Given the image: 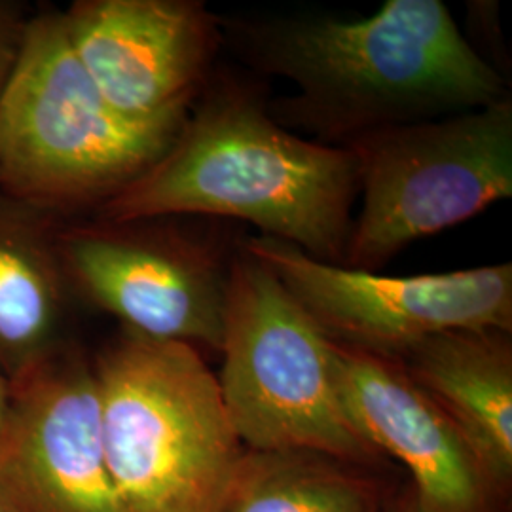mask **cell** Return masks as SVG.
Masks as SVG:
<instances>
[{"label":"cell","mask_w":512,"mask_h":512,"mask_svg":"<svg viewBox=\"0 0 512 512\" xmlns=\"http://www.w3.org/2000/svg\"><path fill=\"white\" fill-rule=\"evenodd\" d=\"M395 512H423L421 511L420 505H418V501H412V503H408L406 507H403V509H399V511Z\"/></svg>","instance_id":"cell-17"},{"label":"cell","mask_w":512,"mask_h":512,"mask_svg":"<svg viewBox=\"0 0 512 512\" xmlns=\"http://www.w3.org/2000/svg\"><path fill=\"white\" fill-rule=\"evenodd\" d=\"M0 512H16L12 507H10V503L0 495Z\"/></svg>","instance_id":"cell-18"},{"label":"cell","mask_w":512,"mask_h":512,"mask_svg":"<svg viewBox=\"0 0 512 512\" xmlns=\"http://www.w3.org/2000/svg\"><path fill=\"white\" fill-rule=\"evenodd\" d=\"M57 249L73 298L152 340L220 351L234 255L179 217L63 220Z\"/></svg>","instance_id":"cell-7"},{"label":"cell","mask_w":512,"mask_h":512,"mask_svg":"<svg viewBox=\"0 0 512 512\" xmlns=\"http://www.w3.org/2000/svg\"><path fill=\"white\" fill-rule=\"evenodd\" d=\"M61 222L0 190V374L8 382L67 342L73 294L57 249Z\"/></svg>","instance_id":"cell-13"},{"label":"cell","mask_w":512,"mask_h":512,"mask_svg":"<svg viewBox=\"0 0 512 512\" xmlns=\"http://www.w3.org/2000/svg\"><path fill=\"white\" fill-rule=\"evenodd\" d=\"M61 18L95 88L141 124L186 118L224 46L202 0H76Z\"/></svg>","instance_id":"cell-10"},{"label":"cell","mask_w":512,"mask_h":512,"mask_svg":"<svg viewBox=\"0 0 512 512\" xmlns=\"http://www.w3.org/2000/svg\"><path fill=\"white\" fill-rule=\"evenodd\" d=\"M8 416H10V382L0 374V440L6 431Z\"/></svg>","instance_id":"cell-16"},{"label":"cell","mask_w":512,"mask_h":512,"mask_svg":"<svg viewBox=\"0 0 512 512\" xmlns=\"http://www.w3.org/2000/svg\"><path fill=\"white\" fill-rule=\"evenodd\" d=\"M33 12L16 0H0V101L18 65Z\"/></svg>","instance_id":"cell-15"},{"label":"cell","mask_w":512,"mask_h":512,"mask_svg":"<svg viewBox=\"0 0 512 512\" xmlns=\"http://www.w3.org/2000/svg\"><path fill=\"white\" fill-rule=\"evenodd\" d=\"M184 120L118 114L74 55L61 10H42L0 101V190L59 220L95 213L164 156Z\"/></svg>","instance_id":"cell-4"},{"label":"cell","mask_w":512,"mask_h":512,"mask_svg":"<svg viewBox=\"0 0 512 512\" xmlns=\"http://www.w3.org/2000/svg\"><path fill=\"white\" fill-rule=\"evenodd\" d=\"M357 200L349 148L279 126L258 86L215 71L164 156L93 217L243 220L264 238L342 266Z\"/></svg>","instance_id":"cell-2"},{"label":"cell","mask_w":512,"mask_h":512,"mask_svg":"<svg viewBox=\"0 0 512 512\" xmlns=\"http://www.w3.org/2000/svg\"><path fill=\"white\" fill-rule=\"evenodd\" d=\"M220 512H368V494L302 454L251 452Z\"/></svg>","instance_id":"cell-14"},{"label":"cell","mask_w":512,"mask_h":512,"mask_svg":"<svg viewBox=\"0 0 512 512\" xmlns=\"http://www.w3.org/2000/svg\"><path fill=\"white\" fill-rule=\"evenodd\" d=\"M0 495L16 512H124L105 454L93 359L69 340L10 382Z\"/></svg>","instance_id":"cell-9"},{"label":"cell","mask_w":512,"mask_h":512,"mask_svg":"<svg viewBox=\"0 0 512 512\" xmlns=\"http://www.w3.org/2000/svg\"><path fill=\"white\" fill-rule=\"evenodd\" d=\"M219 385L241 440L262 454L368 459L336 380V346L260 260L232 262Z\"/></svg>","instance_id":"cell-5"},{"label":"cell","mask_w":512,"mask_h":512,"mask_svg":"<svg viewBox=\"0 0 512 512\" xmlns=\"http://www.w3.org/2000/svg\"><path fill=\"white\" fill-rule=\"evenodd\" d=\"M503 330H452L406 349L395 363L439 404L486 478L512 471V353Z\"/></svg>","instance_id":"cell-12"},{"label":"cell","mask_w":512,"mask_h":512,"mask_svg":"<svg viewBox=\"0 0 512 512\" xmlns=\"http://www.w3.org/2000/svg\"><path fill=\"white\" fill-rule=\"evenodd\" d=\"M336 346V344H334ZM336 380L351 425L374 450L399 459L423 512H478L484 480L473 450L403 366L336 346Z\"/></svg>","instance_id":"cell-11"},{"label":"cell","mask_w":512,"mask_h":512,"mask_svg":"<svg viewBox=\"0 0 512 512\" xmlns=\"http://www.w3.org/2000/svg\"><path fill=\"white\" fill-rule=\"evenodd\" d=\"M224 44L293 97L275 122L346 147L380 129L437 120L509 97L503 76L461 35L440 0H387L370 18L222 19Z\"/></svg>","instance_id":"cell-1"},{"label":"cell","mask_w":512,"mask_h":512,"mask_svg":"<svg viewBox=\"0 0 512 512\" xmlns=\"http://www.w3.org/2000/svg\"><path fill=\"white\" fill-rule=\"evenodd\" d=\"M93 368L122 511H222L245 454L200 349L122 329Z\"/></svg>","instance_id":"cell-3"},{"label":"cell","mask_w":512,"mask_h":512,"mask_svg":"<svg viewBox=\"0 0 512 512\" xmlns=\"http://www.w3.org/2000/svg\"><path fill=\"white\" fill-rule=\"evenodd\" d=\"M336 346L395 361L452 330L512 329V264L446 274L384 275L315 260L279 239L241 245Z\"/></svg>","instance_id":"cell-8"},{"label":"cell","mask_w":512,"mask_h":512,"mask_svg":"<svg viewBox=\"0 0 512 512\" xmlns=\"http://www.w3.org/2000/svg\"><path fill=\"white\" fill-rule=\"evenodd\" d=\"M359 169L346 268L378 272L418 239L512 196L511 95L480 109L380 129L346 145Z\"/></svg>","instance_id":"cell-6"}]
</instances>
